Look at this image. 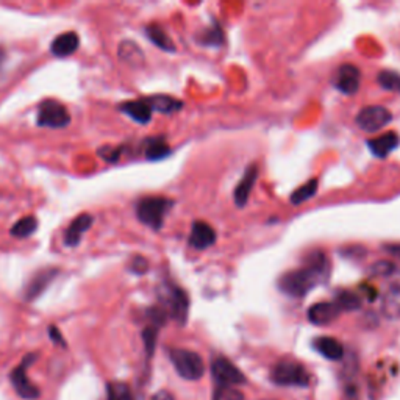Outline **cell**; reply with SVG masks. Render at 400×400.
Listing matches in <instances>:
<instances>
[{
	"label": "cell",
	"instance_id": "obj_1",
	"mask_svg": "<svg viewBox=\"0 0 400 400\" xmlns=\"http://www.w3.org/2000/svg\"><path fill=\"white\" fill-rule=\"evenodd\" d=\"M329 276V259L322 252H315L308 257V262L303 268L283 274L278 280V288L291 297H303L317 285L325 283Z\"/></svg>",
	"mask_w": 400,
	"mask_h": 400
},
{
	"label": "cell",
	"instance_id": "obj_2",
	"mask_svg": "<svg viewBox=\"0 0 400 400\" xmlns=\"http://www.w3.org/2000/svg\"><path fill=\"white\" fill-rule=\"evenodd\" d=\"M172 208V200L164 197H144L136 205V216L144 225L153 230L163 227L164 217Z\"/></svg>",
	"mask_w": 400,
	"mask_h": 400
},
{
	"label": "cell",
	"instance_id": "obj_3",
	"mask_svg": "<svg viewBox=\"0 0 400 400\" xmlns=\"http://www.w3.org/2000/svg\"><path fill=\"white\" fill-rule=\"evenodd\" d=\"M169 358L174 364L177 374L185 380L194 382V380L202 378L205 374L203 359L196 352L186 349H171Z\"/></svg>",
	"mask_w": 400,
	"mask_h": 400
},
{
	"label": "cell",
	"instance_id": "obj_4",
	"mask_svg": "<svg viewBox=\"0 0 400 400\" xmlns=\"http://www.w3.org/2000/svg\"><path fill=\"white\" fill-rule=\"evenodd\" d=\"M39 127H49V129H64L71 124V115L68 108L58 100L45 99L38 106V119Z\"/></svg>",
	"mask_w": 400,
	"mask_h": 400
},
{
	"label": "cell",
	"instance_id": "obj_5",
	"mask_svg": "<svg viewBox=\"0 0 400 400\" xmlns=\"http://www.w3.org/2000/svg\"><path fill=\"white\" fill-rule=\"evenodd\" d=\"M271 377L274 383L282 386H306L310 383L308 372L302 364L292 362V359H283L277 363Z\"/></svg>",
	"mask_w": 400,
	"mask_h": 400
},
{
	"label": "cell",
	"instance_id": "obj_6",
	"mask_svg": "<svg viewBox=\"0 0 400 400\" xmlns=\"http://www.w3.org/2000/svg\"><path fill=\"white\" fill-rule=\"evenodd\" d=\"M391 121H392L391 113L386 110L385 106L380 105L364 106L363 110H359L355 119V122L359 129L368 133H376L378 130L385 129Z\"/></svg>",
	"mask_w": 400,
	"mask_h": 400
},
{
	"label": "cell",
	"instance_id": "obj_7",
	"mask_svg": "<svg viewBox=\"0 0 400 400\" xmlns=\"http://www.w3.org/2000/svg\"><path fill=\"white\" fill-rule=\"evenodd\" d=\"M164 305L168 306V311L172 319H176L178 324H185L186 317H188L190 310V299L186 292L178 288V286H164V291L162 294Z\"/></svg>",
	"mask_w": 400,
	"mask_h": 400
},
{
	"label": "cell",
	"instance_id": "obj_8",
	"mask_svg": "<svg viewBox=\"0 0 400 400\" xmlns=\"http://www.w3.org/2000/svg\"><path fill=\"white\" fill-rule=\"evenodd\" d=\"M35 359H36L35 353L27 355L22 359V363L19 364L10 376L11 385L15 386L17 396L25 400H36L39 397V388H36V386L30 382L29 377H27V369H29V366L35 362Z\"/></svg>",
	"mask_w": 400,
	"mask_h": 400
},
{
	"label": "cell",
	"instance_id": "obj_9",
	"mask_svg": "<svg viewBox=\"0 0 400 400\" xmlns=\"http://www.w3.org/2000/svg\"><path fill=\"white\" fill-rule=\"evenodd\" d=\"M211 374L219 386H235L243 385L245 382L243 372L224 357H219L213 362Z\"/></svg>",
	"mask_w": 400,
	"mask_h": 400
},
{
	"label": "cell",
	"instance_id": "obj_10",
	"mask_svg": "<svg viewBox=\"0 0 400 400\" xmlns=\"http://www.w3.org/2000/svg\"><path fill=\"white\" fill-rule=\"evenodd\" d=\"M359 82H362V74L359 69L353 64H343L338 69L333 85L338 91L344 92V94L352 96L359 90Z\"/></svg>",
	"mask_w": 400,
	"mask_h": 400
},
{
	"label": "cell",
	"instance_id": "obj_11",
	"mask_svg": "<svg viewBox=\"0 0 400 400\" xmlns=\"http://www.w3.org/2000/svg\"><path fill=\"white\" fill-rule=\"evenodd\" d=\"M58 276V269L48 268L36 272L35 276L30 278V282L25 285L24 288V299L31 302L33 299H36L48 290V286L52 283V280Z\"/></svg>",
	"mask_w": 400,
	"mask_h": 400
},
{
	"label": "cell",
	"instance_id": "obj_12",
	"mask_svg": "<svg viewBox=\"0 0 400 400\" xmlns=\"http://www.w3.org/2000/svg\"><path fill=\"white\" fill-rule=\"evenodd\" d=\"M92 222H94V217H92L90 213H82V215L77 216L64 231V244L68 245V248H76V245H78L80 241H82L83 233L91 229Z\"/></svg>",
	"mask_w": 400,
	"mask_h": 400
},
{
	"label": "cell",
	"instance_id": "obj_13",
	"mask_svg": "<svg viewBox=\"0 0 400 400\" xmlns=\"http://www.w3.org/2000/svg\"><path fill=\"white\" fill-rule=\"evenodd\" d=\"M216 243V231L210 224L196 221L191 227L190 244L197 250H205Z\"/></svg>",
	"mask_w": 400,
	"mask_h": 400
},
{
	"label": "cell",
	"instance_id": "obj_14",
	"mask_svg": "<svg viewBox=\"0 0 400 400\" xmlns=\"http://www.w3.org/2000/svg\"><path fill=\"white\" fill-rule=\"evenodd\" d=\"M341 313L343 311L339 310V306L335 302H321L315 303L308 310V319L315 325H327L338 319Z\"/></svg>",
	"mask_w": 400,
	"mask_h": 400
},
{
	"label": "cell",
	"instance_id": "obj_15",
	"mask_svg": "<svg viewBox=\"0 0 400 400\" xmlns=\"http://www.w3.org/2000/svg\"><path fill=\"white\" fill-rule=\"evenodd\" d=\"M258 178V166L257 164H250L248 169H245L244 176L241 178V182L236 185L235 194H233V199H235V203L238 206H244L248 203V200L250 197V192L253 190V185H255Z\"/></svg>",
	"mask_w": 400,
	"mask_h": 400
},
{
	"label": "cell",
	"instance_id": "obj_16",
	"mask_svg": "<svg viewBox=\"0 0 400 400\" xmlns=\"http://www.w3.org/2000/svg\"><path fill=\"white\" fill-rule=\"evenodd\" d=\"M399 144H400V138L397 133L388 131V133H383L382 136L369 139L368 148L376 157L385 158V157H388L390 153L394 152L399 148Z\"/></svg>",
	"mask_w": 400,
	"mask_h": 400
},
{
	"label": "cell",
	"instance_id": "obj_17",
	"mask_svg": "<svg viewBox=\"0 0 400 400\" xmlns=\"http://www.w3.org/2000/svg\"><path fill=\"white\" fill-rule=\"evenodd\" d=\"M80 45V38L76 31H66L58 35L50 44V52L58 58L69 57L76 53Z\"/></svg>",
	"mask_w": 400,
	"mask_h": 400
},
{
	"label": "cell",
	"instance_id": "obj_18",
	"mask_svg": "<svg viewBox=\"0 0 400 400\" xmlns=\"http://www.w3.org/2000/svg\"><path fill=\"white\" fill-rule=\"evenodd\" d=\"M119 110H121L124 115L131 117L135 122L143 125L149 124L152 119V108L145 99L130 100V102H125L119 106Z\"/></svg>",
	"mask_w": 400,
	"mask_h": 400
},
{
	"label": "cell",
	"instance_id": "obj_19",
	"mask_svg": "<svg viewBox=\"0 0 400 400\" xmlns=\"http://www.w3.org/2000/svg\"><path fill=\"white\" fill-rule=\"evenodd\" d=\"M382 311L386 317H400V277L390 285L382 299Z\"/></svg>",
	"mask_w": 400,
	"mask_h": 400
},
{
	"label": "cell",
	"instance_id": "obj_20",
	"mask_svg": "<svg viewBox=\"0 0 400 400\" xmlns=\"http://www.w3.org/2000/svg\"><path fill=\"white\" fill-rule=\"evenodd\" d=\"M313 345H315V349L321 353L322 357H325L327 359H331V362H338V359H341L344 357L343 344L335 338L330 336L316 338Z\"/></svg>",
	"mask_w": 400,
	"mask_h": 400
},
{
	"label": "cell",
	"instance_id": "obj_21",
	"mask_svg": "<svg viewBox=\"0 0 400 400\" xmlns=\"http://www.w3.org/2000/svg\"><path fill=\"white\" fill-rule=\"evenodd\" d=\"M145 100H148V103L150 105L152 111L155 110L158 113H163V115H172V113H177L178 110L183 108V102H180L178 99L171 96L158 94L148 97Z\"/></svg>",
	"mask_w": 400,
	"mask_h": 400
},
{
	"label": "cell",
	"instance_id": "obj_22",
	"mask_svg": "<svg viewBox=\"0 0 400 400\" xmlns=\"http://www.w3.org/2000/svg\"><path fill=\"white\" fill-rule=\"evenodd\" d=\"M145 35L150 39V41L164 52H176V44L172 43V39L169 38L168 33H166L162 27L157 24L148 25L145 29Z\"/></svg>",
	"mask_w": 400,
	"mask_h": 400
},
{
	"label": "cell",
	"instance_id": "obj_23",
	"mask_svg": "<svg viewBox=\"0 0 400 400\" xmlns=\"http://www.w3.org/2000/svg\"><path fill=\"white\" fill-rule=\"evenodd\" d=\"M38 229V221L35 216H24L19 219L17 222L13 224L11 230H10V235L15 236L17 239H24V238H29L31 236L33 233L36 231Z\"/></svg>",
	"mask_w": 400,
	"mask_h": 400
},
{
	"label": "cell",
	"instance_id": "obj_24",
	"mask_svg": "<svg viewBox=\"0 0 400 400\" xmlns=\"http://www.w3.org/2000/svg\"><path fill=\"white\" fill-rule=\"evenodd\" d=\"M171 153V148L163 138H152L145 145V158L150 162H159V159L166 158Z\"/></svg>",
	"mask_w": 400,
	"mask_h": 400
},
{
	"label": "cell",
	"instance_id": "obj_25",
	"mask_svg": "<svg viewBox=\"0 0 400 400\" xmlns=\"http://www.w3.org/2000/svg\"><path fill=\"white\" fill-rule=\"evenodd\" d=\"M317 188H319L317 178L308 180V182L303 183L302 186H300V188H297L294 192H292L291 197H290L291 203L292 205H302L305 202H308L311 197L316 196Z\"/></svg>",
	"mask_w": 400,
	"mask_h": 400
},
{
	"label": "cell",
	"instance_id": "obj_26",
	"mask_svg": "<svg viewBox=\"0 0 400 400\" xmlns=\"http://www.w3.org/2000/svg\"><path fill=\"white\" fill-rule=\"evenodd\" d=\"M335 303L339 306V310L341 311H353L362 306V300H359L355 292L343 291L338 294Z\"/></svg>",
	"mask_w": 400,
	"mask_h": 400
},
{
	"label": "cell",
	"instance_id": "obj_27",
	"mask_svg": "<svg viewBox=\"0 0 400 400\" xmlns=\"http://www.w3.org/2000/svg\"><path fill=\"white\" fill-rule=\"evenodd\" d=\"M378 85L386 91L400 92V74L394 71H382L378 74Z\"/></svg>",
	"mask_w": 400,
	"mask_h": 400
},
{
	"label": "cell",
	"instance_id": "obj_28",
	"mask_svg": "<svg viewBox=\"0 0 400 400\" xmlns=\"http://www.w3.org/2000/svg\"><path fill=\"white\" fill-rule=\"evenodd\" d=\"M119 53H121V57L129 63H138V62L141 63L144 59L141 49H139L136 44H133L130 41H124L121 44V50H119Z\"/></svg>",
	"mask_w": 400,
	"mask_h": 400
},
{
	"label": "cell",
	"instance_id": "obj_29",
	"mask_svg": "<svg viewBox=\"0 0 400 400\" xmlns=\"http://www.w3.org/2000/svg\"><path fill=\"white\" fill-rule=\"evenodd\" d=\"M106 400H133L131 390L125 383H110Z\"/></svg>",
	"mask_w": 400,
	"mask_h": 400
},
{
	"label": "cell",
	"instance_id": "obj_30",
	"mask_svg": "<svg viewBox=\"0 0 400 400\" xmlns=\"http://www.w3.org/2000/svg\"><path fill=\"white\" fill-rule=\"evenodd\" d=\"M213 400H245L241 391L233 388V386H219L215 391Z\"/></svg>",
	"mask_w": 400,
	"mask_h": 400
},
{
	"label": "cell",
	"instance_id": "obj_31",
	"mask_svg": "<svg viewBox=\"0 0 400 400\" xmlns=\"http://www.w3.org/2000/svg\"><path fill=\"white\" fill-rule=\"evenodd\" d=\"M157 335H158V330L157 327H148L143 331V339H144V344H145V352H148V355L152 357L153 355V350H155V344H157Z\"/></svg>",
	"mask_w": 400,
	"mask_h": 400
},
{
	"label": "cell",
	"instance_id": "obj_32",
	"mask_svg": "<svg viewBox=\"0 0 400 400\" xmlns=\"http://www.w3.org/2000/svg\"><path fill=\"white\" fill-rule=\"evenodd\" d=\"M222 38H224V35H222L221 29H217V27H215V29H213V30H206L203 33V36L200 38V41H202L206 45H217L219 43L222 41Z\"/></svg>",
	"mask_w": 400,
	"mask_h": 400
},
{
	"label": "cell",
	"instance_id": "obj_33",
	"mask_svg": "<svg viewBox=\"0 0 400 400\" xmlns=\"http://www.w3.org/2000/svg\"><path fill=\"white\" fill-rule=\"evenodd\" d=\"M394 264L390 262H377L374 266L371 268V272L374 274V277H386L394 272Z\"/></svg>",
	"mask_w": 400,
	"mask_h": 400
},
{
	"label": "cell",
	"instance_id": "obj_34",
	"mask_svg": "<svg viewBox=\"0 0 400 400\" xmlns=\"http://www.w3.org/2000/svg\"><path fill=\"white\" fill-rule=\"evenodd\" d=\"M99 155L102 157L105 162L108 163H116L121 155V149H113V148H102L99 149Z\"/></svg>",
	"mask_w": 400,
	"mask_h": 400
},
{
	"label": "cell",
	"instance_id": "obj_35",
	"mask_svg": "<svg viewBox=\"0 0 400 400\" xmlns=\"http://www.w3.org/2000/svg\"><path fill=\"white\" fill-rule=\"evenodd\" d=\"M131 269L135 271L136 274H144V272L149 269L148 259L143 258V257H135L133 258V263H131Z\"/></svg>",
	"mask_w": 400,
	"mask_h": 400
},
{
	"label": "cell",
	"instance_id": "obj_36",
	"mask_svg": "<svg viewBox=\"0 0 400 400\" xmlns=\"http://www.w3.org/2000/svg\"><path fill=\"white\" fill-rule=\"evenodd\" d=\"M49 336L52 338V341L57 343L58 345H63V348L66 345V341H64L63 335H62V333H59V330L57 329L55 325H50V327H49Z\"/></svg>",
	"mask_w": 400,
	"mask_h": 400
},
{
	"label": "cell",
	"instance_id": "obj_37",
	"mask_svg": "<svg viewBox=\"0 0 400 400\" xmlns=\"http://www.w3.org/2000/svg\"><path fill=\"white\" fill-rule=\"evenodd\" d=\"M150 400H174V396L169 391H158Z\"/></svg>",
	"mask_w": 400,
	"mask_h": 400
},
{
	"label": "cell",
	"instance_id": "obj_38",
	"mask_svg": "<svg viewBox=\"0 0 400 400\" xmlns=\"http://www.w3.org/2000/svg\"><path fill=\"white\" fill-rule=\"evenodd\" d=\"M385 250L388 252V253H391V255L400 258V244H386Z\"/></svg>",
	"mask_w": 400,
	"mask_h": 400
},
{
	"label": "cell",
	"instance_id": "obj_39",
	"mask_svg": "<svg viewBox=\"0 0 400 400\" xmlns=\"http://www.w3.org/2000/svg\"><path fill=\"white\" fill-rule=\"evenodd\" d=\"M0 58H2V53H0Z\"/></svg>",
	"mask_w": 400,
	"mask_h": 400
}]
</instances>
